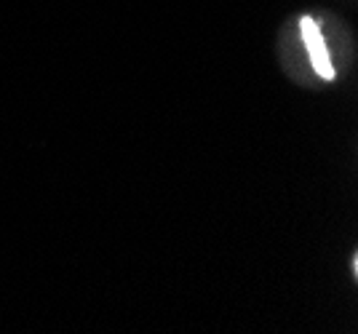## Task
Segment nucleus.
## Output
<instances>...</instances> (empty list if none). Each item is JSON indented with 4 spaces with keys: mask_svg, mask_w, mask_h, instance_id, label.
<instances>
[{
    "mask_svg": "<svg viewBox=\"0 0 358 334\" xmlns=\"http://www.w3.org/2000/svg\"><path fill=\"white\" fill-rule=\"evenodd\" d=\"M299 30H302V41H305V48H308V54H310V61H313L315 73L324 78V80H331V78H334V67H331L327 43H324V35L318 30V24H315L310 16H305V19L299 22Z\"/></svg>",
    "mask_w": 358,
    "mask_h": 334,
    "instance_id": "nucleus-1",
    "label": "nucleus"
}]
</instances>
